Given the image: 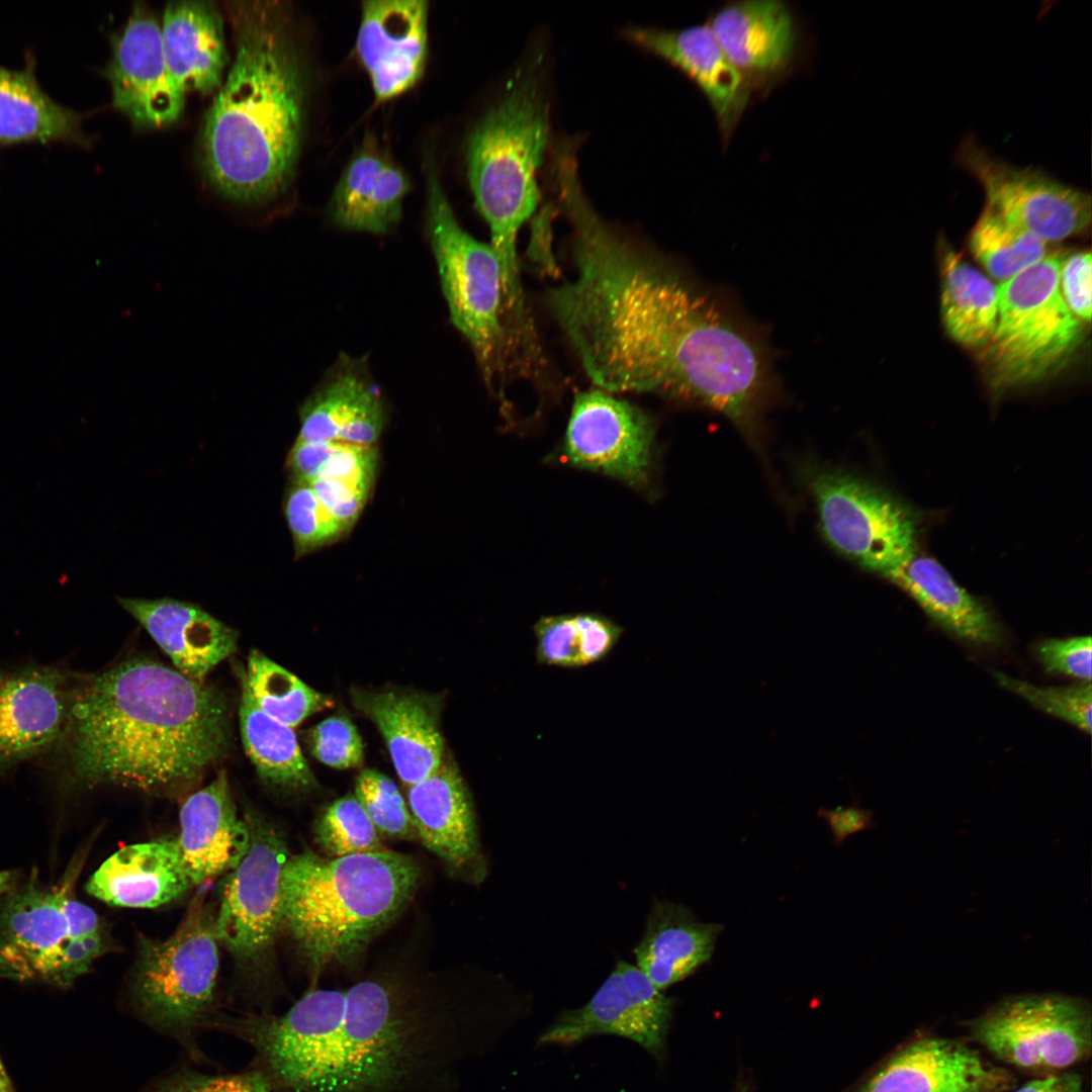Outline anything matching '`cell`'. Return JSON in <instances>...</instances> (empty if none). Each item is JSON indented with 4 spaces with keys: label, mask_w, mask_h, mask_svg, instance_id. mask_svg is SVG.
<instances>
[{
    "label": "cell",
    "mask_w": 1092,
    "mask_h": 1092,
    "mask_svg": "<svg viewBox=\"0 0 1092 1092\" xmlns=\"http://www.w3.org/2000/svg\"><path fill=\"white\" fill-rule=\"evenodd\" d=\"M142 1092H272L256 1069L236 1074H205L178 1069L150 1084Z\"/></svg>",
    "instance_id": "cell-43"
},
{
    "label": "cell",
    "mask_w": 1092,
    "mask_h": 1092,
    "mask_svg": "<svg viewBox=\"0 0 1092 1092\" xmlns=\"http://www.w3.org/2000/svg\"><path fill=\"white\" fill-rule=\"evenodd\" d=\"M993 675L999 686L1037 709L1071 723L1088 735L1091 733L1090 682L1067 687H1039L1000 671H994Z\"/></svg>",
    "instance_id": "cell-42"
},
{
    "label": "cell",
    "mask_w": 1092,
    "mask_h": 1092,
    "mask_svg": "<svg viewBox=\"0 0 1092 1092\" xmlns=\"http://www.w3.org/2000/svg\"><path fill=\"white\" fill-rule=\"evenodd\" d=\"M707 23L752 94L768 92L799 59L800 24L784 1L727 2L713 11Z\"/></svg>",
    "instance_id": "cell-19"
},
{
    "label": "cell",
    "mask_w": 1092,
    "mask_h": 1092,
    "mask_svg": "<svg viewBox=\"0 0 1092 1092\" xmlns=\"http://www.w3.org/2000/svg\"><path fill=\"white\" fill-rule=\"evenodd\" d=\"M179 819L176 838L193 887L233 871L250 848V830L224 770L184 800Z\"/></svg>",
    "instance_id": "cell-23"
},
{
    "label": "cell",
    "mask_w": 1092,
    "mask_h": 1092,
    "mask_svg": "<svg viewBox=\"0 0 1092 1092\" xmlns=\"http://www.w3.org/2000/svg\"><path fill=\"white\" fill-rule=\"evenodd\" d=\"M218 943L215 915L202 893L168 938H139L129 985L131 1005L145 1023L195 1058L201 1056L195 1035L215 1013Z\"/></svg>",
    "instance_id": "cell-8"
},
{
    "label": "cell",
    "mask_w": 1092,
    "mask_h": 1092,
    "mask_svg": "<svg viewBox=\"0 0 1092 1092\" xmlns=\"http://www.w3.org/2000/svg\"><path fill=\"white\" fill-rule=\"evenodd\" d=\"M311 753L321 762L335 768H350L361 763L363 743L353 723L344 716H333L318 723L310 732Z\"/></svg>",
    "instance_id": "cell-44"
},
{
    "label": "cell",
    "mask_w": 1092,
    "mask_h": 1092,
    "mask_svg": "<svg viewBox=\"0 0 1092 1092\" xmlns=\"http://www.w3.org/2000/svg\"><path fill=\"white\" fill-rule=\"evenodd\" d=\"M420 876L412 856L390 849L341 857L290 854L280 877L281 929L314 975L347 964L403 909Z\"/></svg>",
    "instance_id": "cell-5"
},
{
    "label": "cell",
    "mask_w": 1092,
    "mask_h": 1092,
    "mask_svg": "<svg viewBox=\"0 0 1092 1092\" xmlns=\"http://www.w3.org/2000/svg\"><path fill=\"white\" fill-rule=\"evenodd\" d=\"M652 440L650 420L630 402L602 389L575 396L565 442L573 465L641 485L648 476Z\"/></svg>",
    "instance_id": "cell-18"
},
{
    "label": "cell",
    "mask_w": 1092,
    "mask_h": 1092,
    "mask_svg": "<svg viewBox=\"0 0 1092 1092\" xmlns=\"http://www.w3.org/2000/svg\"><path fill=\"white\" fill-rule=\"evenodd\" d=\"M35 69L31 52L19 70L0 66V149L29 143L91 148L92 139L83 130L90 112L54 100L39 85Z\"/></svg>",
    "instance_id": "cell-31"
},
{
    "label": "cell",
    "mask_w": 1092,
    "mask_h": 1092,
    "mask_svg": "<svg viewBox=\"0 0 1092 1092\" xmlns=\"http://www.w3.org/2000/svg\"><path fill=\"white\" fill-rule=\"evenodd\" d=\"M85 857L80 851L54 885L31 873L2 897L0 977L67 989L112 948L100 917L75 895Z\"/></svg>",
    "instance_id": "cell-7"
},
{
    "label": "cell",
    "mask_w": 1092,
    "mask_h": 1092,
    "mask_svg": "<svg viewBox=\"0 0 1092 1092\" xmlns=\"http://www.w3.org/2000/svg\"><path fill=\"white\" fill-rule=\"evenodd\" d=\"M236 55L209 107L201 161L212 186L236 202L259 204L287 187L299 153L304 83L283 6L225 3Z\"/></svg>",
    "instance_id": "cell-4"
},
{
    "label": "cell",
    "mask_w": 1092,
    "mask_h": 1092,
    "mask_svg": "<svg viewBox=\"0 0 1092 1092\" xmlns=\"http://www.w3.org/2000/svg\"><path fill=\"white\" fill-rule=\"evenodd\" d=\"M818 814L827 821L836 841H842L873 824L872 812L856 805L821 809Z\"/></svg>",
    "instance_id": "cell-47"
},
{
    "label": "cell",
    "mask_w": 1092,
    "mask_h": 1092,
    "mask_svg": "<svg viewBox=\"0 0 1092 1092\" xmlns=\"http://www.w3.org/2000/svg\"><path fill=\"white\" fill-rule=\"evenodd\" d=\"M284 515L297 558L336 541L348 531L304 482H292L286 493Z\"/></svg>",
    "instance_id": "cell-40"
},
{
    "label": "cell",
    "mask_w": 1092,
    "mask_h": 1092,
    "mask_svg": "<svg viewBox=\"0 0 1092 1092\" xmlns=\"http://www.w3.org/2000/svg\"><path fill=\"white\" fill-rule=\"evenodd\" d=\"M884 577L909 595L957 639L985 649L1003 644L1002 627L989 609L961 587L932 557L915 551Z\"/></svg>",
    "instance_id": "cell-29"
},
{
    "label": "cell",
    "mask_w": 1092,
    "mask_h": 1092,
    "mask_svg": "<svg viewBox=\"0 0 1092 1092\" xmlns=\"http://www.w3.org/2000/svg\"><path fill=\"white\" fill-rule=\"evenodd\" d=\"M538 664L581 668L605 660L624 629L597 613L541 617L533 626Z\"/></svg>",
    "instance_id": "cell-36"
},
{
    "label": "cell",
    "mask_w": 1092,
    "mask_h": 1092,
    "mask_svg": "<svg viewBox=\"0 0 1092 1092\" xmlns=\"http://www.w3.org/2000/svg\"><path fill=\"white\" fill-rule=\"evenodd\" d=\"M78 673L59 664H0V776L59 752Z\"/></svg>",
    "instance_id": "cell-16"
},
{
    "label": "cell",
    "mask_w": 1092,
    "mask_h": 1092,
    "mask_svg": "<svg viewBox=\"0 0 1092 1092\" xmlns=\"http://www.w3.org/2000/svg\"><path fill=\"white\" fill-rule=\"evenodd\" d=\"M355 797L379 835L405 839L418 836L403 797L384 774L363 769L356 779Z\"/></svg>",
    "instance_id": "cell-41"
},
{
    "label": "cell",
    "mask_w": 1092,
    "mask_h": 1092,
    "mask_svg": "<svg viewBox=\"0 0 1092 1092\" xmlns=\"http://www.w3.org/2000/svg\"><path fill=\"white\" fill-rule=\"evenodd\" d=\"M244 676L259 708L288 727L330 706V701L258 650L248 657Z\"/></svg>",
    "instance_id": "cell-38"
},
{
    "label": "cell",
    "mask_w": 1092,
    "mask_h": 1092,
    "mask_svg": "<svg viewBox=\"0 0 1092 1092\" xmlns=\"http://www.w3.org/2000/svg\"><path fill=\"white\" fill-rule=\"evenodd\" d=\"M296 441L372 446L386 421L380 393L363 363L341 359L299 410Z\"/></svg>",
    "instance_id": "cell-24"
},
{
    "label": "cell",
    "mask_w": 1092,
    "mask_h": 1092,
    "mask_svg": "<svg viewBox=\"0 0 1092 1092\" xmlns=\"http://www.w3.org/2000/svg\"><path fill=\"white\" fill-rule=\"evenodd\" d=\"M112 106L138 128H158L181 115L185 94L171 78L164 58L161 25L145 6L133 7L111 38V58L102 70Z\"/></svg>",
    "instance_id": "cell-17"
},
{
    "label": "cell",
    "mask_w": 1092,
    "mask_h": 1092,
    "mask_svg": "<svg viewBox=\"0 0 1092 1092\" xmlns=\"http://www.w3.org/2000/svg\"><path fill=\"white\" fill-rule=\"evenodd\" d=\"M1091 253L1077 252L1063 258L1059 283L1069 309L1082 322L1091 321Z\"/></svg>",
    "instance_id": "cell-46"
},
{
    "label": "cell",
    "mask_w": 1092,
    "mask_h": 1092,
    "mask_svg": "<svg viewBox=\"0 0 1092 1092\" xmlns=\"http://www.w3.org/2000/svg\"><path fill=\"white\" fill-rule=\"evenodd\" d=\"M594 356L611 392L696 401L748 428L771 384L758 340L669 263L624 270L599 305Z\"/></svg>",
    "instance_id": "cell-2"
},
{
    "label": "cell",
    "mask_w": 1092,
    "mask_h": 1092,
    "mask_svg": "<svg viewBox=\"0 0 1092 1092\" xmlns=\"http://www.w3.org/2000/svg\"><path fill=\"white\" fill-rule=\"evenodd\" d=\"M1063 256L1039 263L998 285V317L981 363L995 389L1034 384L1060 371L1078 349L1083 324L1060 289Z\"/></svg>",
    "instance_id": "cell-10"
},
{
    "label": "cell",
    "mask_w": 1092,
    "mask_h": 1092,
    "mask_svg": "<svg viewBox=\"0 0 1092 1092\" xmlns=\"http://www.w3.org/2000/svg\"><path fill=\"white\" fill-rule=\"evenodd\" d=\"M0 1092H16L0 1059Z\"/></svg>",
    "instance_id": "cell-50"
},
{
    "label": "cell",
    "mask_w": 1092,
    "mask_h": 1092,
    "mask_svg": "<svg viewBox=\"0 0 1092 1092\" xmlns=\"http://www.w3.org/2000/svg\"><path fill=\"white\" fill-rule=\"evenodd\" d=\"M1012 1075L957 1039L923 1036L895 1053L857 1092H1006Z\"/></svg>",
    "instance_id": "cell-21"
},
{
    "label": "cell",
    "mask_w": 1092,
    "mask_h": 1092,
    "mask_svg": "<svg viewBox=\"0 0 1092 1092\" xmlns=\"http://www.w3.org/2000/svg\"><path fill=\"white\" fill-rule=\"evenodd\" d=\"M630 41L662 58L702 92L716 117L724 145L736 129L752 92L730 63L707 22L681 29L628 26Z\"/></svg>",
    "instance_id": "cell-22"
},
{
    "label": "cell",
    "mask_w": 1092,
    "mask_h": 1092,
    "mask_svg": "<svg viewBox=\"0 0 1092 1092\" xmlns=\"http://www.w3.org/2000/svg\"><path fill=\"white\" fill-rule=\"evenodd\" d=\"M1048 243L985 206L969 239L970 250L989 274L1004 282L1042 261Z\"/></svg>",
    "instance_id": "cell-37"
},
{
    "label": "cell",
    "mask_w": 1092,
    "mask_h": 1092,
    "mask_svg": "<svg viewBox=\"0 0 1092 1092\" xmlns=\"http://www.w3.org/2000/svg\"><path fill=\"white\" fill-rule=\"evenodd\" d=\"M1091 641L1089 635L1046 639L1037 645L1036 656L1049 673L1063 674L1090 682Z\"/></svg>",
    "instance_id": "cell-45"
},
{
    "label": "cell",
    "mask_w": 1092,
    "mask_h": 1092,
    "mask_svg": "<svg viewBox=\"0 0 1092 1092\" xmlns=\"http://www.w3.org/2000/svg\"><path fill=\"white\" fill-rule=\"evenodd\" d=\"M807 485L828 543L885 576L916 551L913 512L879 485L840 469L813 467Z\"/></svg>",
    "instance_id": "cell-12"
},
{
    "label": "cell",
    "mask_w": 1092,
    "mask_h": 1092,
    "mask_svg": "<svg viewBox=\"0 0 1092 1092\" xmlns=\"http://www.w3.org/2000/svg\"><path fill=\"white\" fill-rule=\"evenodd\" d=\"M251 843L222 884L215 915L221 943L256 986L266 981L281 929L280 877L290 855L283 833L260 813H245Z\"/></svg>",
    "instance_id": "cell-11"
},
{
    "label": "cell",
    "mask_w": 1092,
    "mask_h": 1092,
    "mask_svg": "<svg viewBox=\"0 0 1092 1092\" xmlns=\"http://www.w3.org/2000/svg\"><path fill=\"white\" fill-rule=\"evenodd\" d=\"M1014 1092H1082V1079L1074 1072H1062L1032 1080Z\"/></svg>",
    "instance_id": "cell-48"
},
{
    "label": "cell",
    "mask_w": 1092,
    "mask_h": 1092,
    "mask_svg": "<svg viewBox=\"0 0 1092 1092\" xmlns=\"http://www.w3.org/2000/svg\"><path fill=\"white\" fill-rule=\"evenodd\" d=\"M14 886V875L11 872H0V898H2Z\"/></svg>",
    "instance_id": "cell-49"
},
{
    "label": "cell",
    "mask_w": 1092,
    "mask_h": 1092,
    "mask_svg": "<svg viewBox=\"0 0 1092 1092\" xmlns=\"http://www.w3.org/2000/svg\"><path fill=\"white\" fill-rule=\"evenodd\" d=\"M721 931L720 924L699 921L681 904L657 900L634 949L636 966L664 991L710 960Z\"/></svg>",
    "instance_id": "cell-33"
},
{
    "label": "cell",
    "mask_w": 1092,
    "mask_h": 1092,
    "mask_svg": "<svg viewBox=\"0 0 1092 1092\" xmlns=\"http://www.w3.org/2000/svg\"><path fill=\"white\" fill-rule=\"evenodd\" d=\"M411 183L403 171L373 146L353 155L334 191L331 213L340 228L386 234L398 223Z\"/></svg>",
    "instance_id": "cell-32"
},
{
    "label": "cell",
    "mask_w": 1092,
    "mask_h": 1092,
    "mask_svg": "<svg viewBox=\"0 0 1092 1092\" xmlns=\"http://www.w3.org/2000/svg\"><path fill=\"white\" fill-rule=\"evenodd\" d=\"M161 40L171 78L185 95L189 91L209 94L220 88L228 53L222 17L213 3L169 2Z\"/></svg>",
    "instance_id": "cell-30"
},
{
    "label": "cell",
    "mask_w": 1092,
    "mask_h": 1092,
    "mask_svg": "<svg viewBox=\"0 0 1092 1092\" xmlns=\"http://www.w3.org/2000/svg\"><path fill=\"white\" fill-rule=\"evenodd\" d=\"M225 697L146 657L78 673L63 745L52 765L64 786H118L176 798L230 750Z\"/></svg>",
    "instance_id": "cell-3"
},
{
    "label": "cell",
    "mask_w": 1092,
    "mask_h": 1092,
    "mask_svg": "<svg viewBox=\"0 0 1092 1092\" xmlns=\"http://www.w3.org/2000/svg\"><path fill=\"white\" fill-rule=\"evenodd\" d=\"M956 161L981 186L987 206L1048 244L1082 235L1091 224L1088 193L1005 162L975 138L963 140Z\"/></svg>",
    "instance_id": "cell-14"
},
{
    "label": "cell",
    "mask_w": 1092,
    "mask_h": 1092,
    "mask_svg": "<svg viewBox=\"0 0 1092 1092\" xmlns=\"http://www.w3.org/2000/svg\"><path fill=\"white\" fill-rule=\"evenodd\" d=\"M407 807L422 843L448 866L461 869L479 858L474 810L453 763L443 760L432 775L410 786Z\"/></svg>",
    "instance_id": "cell-28"
},
{
    "label": "cell",
    "mask_w": 1092,
    "mask_h": 1092,
    "mask_svg": "<svg viewBox=\"0 0 1092 1092\" xmlns=\"http://www.w3.org/2000/svg\"><path fill=\"white\" fill-rule=\"evenodd\" d=\"M673 1007V998L636 965L620 961L590 1000L560 1012L538 1034L535 1045L573 1046L594 1036L614 1035L632 1040L663 1063Z\"/></svg>",
    "instance_id": "cell-15"
},
{
    "label": "cell",
    "mask_w": 1092,
    "mask_h": 1092,
    "mask_svg": "<svg viewBox=\"0 0 1092 1092\" xmlns=\"http://www.w3.org/2000/svg\"><path fill=\"white\" fill-rule=\"evenodd\" d=\"M974 1039L1001 1061L1034 1072H1056L1086 1060L1092 1017L1084 999L1058 993L1002 999L971 1022Z\"/></svg>",
    "instance_id": "cell-13"
},
{
    "label": "cell",
    "mask_w": 1092,
    "mask_h": 1092,
    "mask_svg": "<svg viewBox=\"0 0 1092 1092\" xmlns=\"http://www.w3.org/2000/svg\"><path fill=\"white\" fill-rule=\"evenodd\" d=\"M240 730L246 753L260 779L272 787L300 791L314 785L313 776L291 727L267 715L256 704L240 669Z\"/></svg>",
    "instance_id": "cell-35"
},
{
    "label": "cell",
    "mask_w": 1092,
    "mask_h": 1092,
    "mask_svg": "<svg viewBox=\"0 0 1092 1092\" xmlns=\"http://www.w3.org/2000/svg\"><path fill=\"white\" fill-rule=\"evenodd\" d=\"M428 10L424 0L362 2L356 52L378 102L406 92L422 78L428 54Z\"/></svg>",
    "instance_id": "cell-20"
},
{
    "label": "cell",
    "mask_w": 1092,
    "mask_h": 1092,
    "mask_svg": "<svg viewBox=\"0 0 1092 1092\" xmlns=\"http://www.w3.org/2000/svg\"><path fill=\"white\" fill-rule=\"evenodd\" d=\"M428 170L426 226L452 323L468 341L488 388L502 390L516 368L498 261L489 244L460 226L437 172Z\"/></svg>",
    "instance_id": "cell-9"
},
{
    "label": "cell",
    "mask_w": 1092,
    "mask_h": 1092,
    "mask_svg": "<svg viewBox=\"0 0 1092 1092\" xmlns=\"http://www.w3.org/2000/svg\"><path fill=\"white\" fill-rule=\"evenodd\" d=\"M548 134L549 111L542 76L532 65L516 75L468 140L470 188L490 231L489 245L499 264L504 305L510 313L526 309L517 240L541 198L537 173Z\"/></svg>",
    "instance_id": "cell-6"
},
{
    "label": "cell",
    "mask_w": 1092,
    "mask_h": 1092,
    "mask_svg": "<svg viewBox=\"0 0 1092 1092\" xmlns=\"http://www.w3.org/2000/svg\"><path fill=\"white\" fill-rule=\"evenodd\" d=\"M314 841L328 857L383 851L379 833L356 797L346 795L323 811L314 823Z\"/></svg>",
    "instance_id": "cell-39"
},
{
    "label": "cell",
    "mask_w": 1092,
    "mask_h": 1092,
    "mask_svg": "<svg viewBox=\"0 0 1092 1092\" xmlns=\"http://www.w3.org/2000/svg\"><path fill=\"white\" fill-rule=\"evenodd\" d=\"M527 1013L433 1000L369 979L317 989L280 1015L249 1014L239 1037L273 1092H459L463 1065Z\"/></svg>",
    "instance_id": "cell-1"
},
{
    "label": "cell",
    "mask_w": 1092,
    "mask_h": 1092,
    "mask_svg": "<svg viewBox=\"0 0 1092 1092\" xmlns=\"http://www.w3.org/2000/svg\"><path fill=\"white\" fill-rule=\"evenodd\" d=\"M355 706L383 735L400 781L407 787L432 775L444 760L437 704L406 693H353Z\"/></svg>",
    "instance_id": "cell-27"
},
{
    "label": "cell",
    "mask_w": 1092,
    "mask_h": 1092,
    "mask_svg": "<svg viewBox=\"0 0 1092 1092\" xmlns=\"http://www.w3.org/2000/svg\"><path fill=\"white\" fill-rule=\"evenodd\" d=\"M186 677L207 673L237 649L238 632L194 604L174 599L118 598Z\"/></svg>",
    "instance_id": "cell-25"
},
{
    "label": "cell",
    "mask_w": 1092,
    "mask_h": 1092,
    "mask_svg": "<svg viewBox=\"0 0 1092 1092\" xmlns=\"http://www.w3.org/2000/svg\"><path fill=\"white\" fill-rule=\"evenodd\" d=\"M85 888L111 906L156 908L194 887L177 838L167 837L121 847L102 862Z\"/></svg>",
    "instance_id": "cell-26"
},
{
    "label": "cell",
    "mask_w": 1092,
    "mask_h": 1092,
    "mask_svg": "<svg viewBox=\"0 0 1092 1092\" xmlns=\"http://www.w3.org/2000/svg\"><path fill=\"white\" fill-rule=\"evenodd\" d=\"M940 270L941 317L946 333L962 346L981 351L997 324L998 286L947 247Z\"/></svg>",
    "instance_id": "cell-34"
}]
</instances>
